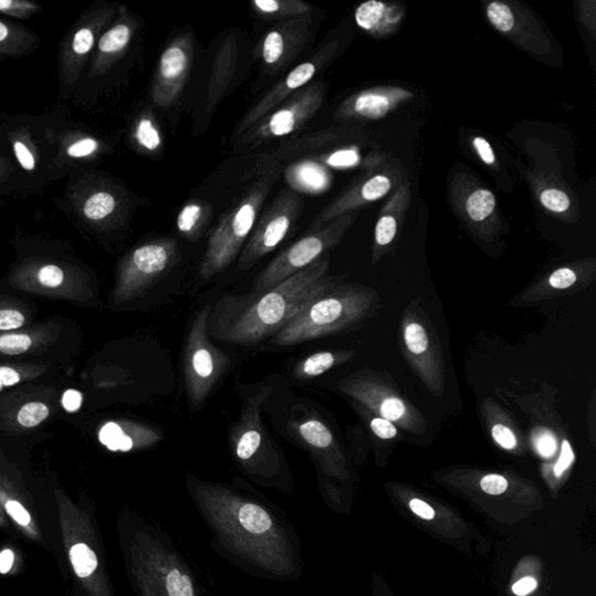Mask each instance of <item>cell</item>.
I'll use <instances>...</instances> for the list:
<instances>
[{
  "label": "cell",
  "instance_id": "obj_1",
  "mask_svg": "<svg viewBox=\"0 0 596 596\" xmlns=\"http://www.w3.org/2000/svg\"><path fill=\"white\" fill-rule=\"evenodd\" d=\"M186 485L211 533L216 554L259 579L294 583L302 578V542L279 505L240 479L228 484L187 472Z\"/></svg>",
  "mask_w": 596,
  "mask_h": 596
},
{
  "label": "cell",
  "instance_id": "obj_2",
  "mask_svg": "<svg viewBox=\"0 0 596 596\" xmlns=\"http://www.w3.org/2000/svg\"><path fill=\"white\" fill-rule=\"evenodd\" d=\"M328 266V258H321L268 292L223 296L212 307L211 338L244 346L273 338L305 305L336 285Z\"/></svg>",
  "mask_w": 596,
  "mask_h": 596
},
{
  "label": "cell",
  "instance_id": "obj_3",
  "mask_svg": "<svg viewBox=\"0 0 596 596\" xmlns=\"http://www.w3.org/2000/svg\"><path fill=\"white\" fill-rule=\"evenodd\" d=\"M127 560L138 596H205L195 573L166 529L132 517Z\"/></svg>",
  "mask_w": 596,
  "mask_h": 596
},
{
  "label": "cell",
  "instance_id": "obj_4",
  "mask_svg": "<svg viewBox=\"0 0 596 596\" xmlns=\"http://www.w3.org/2000/svg\"><path fill=\"white\" fill-rule=\"evenodd\" d=\"M272 390L271 385L262 384L241 395V411L230 430L229 443L242 474L260 488L291 495L295 492L294 475L275 439L262 424L261 409Z\"/></svg>",
  "mask_w": 596,
  "mask_h": 596
},
{
  "label": "cell",
  "instance_id": "obj_5",
  "mask_svg": "<svg viewBox=\"0 0 596 596\" xmlns=\"http://www.w3.org/2000/svg\"><path fill=\"white\" fill-rule=\"evenodd\" d=\"M365 297L351 286L327 290L305 305L295 318L272 339L275 346H293L339 333L358 321Z\"/></svg>",
  "mask_w": 596,
  "mask_h": 596
},
{
  "label": "cell",
  "instance_id": "obj_6",
  "mask_svg": "<svg viewBox=\"0 0 596 596\" xmlns=\"http://www.w3.org/2000/svg\"><path fill=\"white\" fill-rule=\"evenodd\" d=\"M0 136L9 154L14 172L25 178L29 187L39 189L57 179L49 118L32 116H2Z\"/></svg>",
  "mask_w": 596,
  "mask_h": 596
},
{
  "label": "cell",
  "instance_id": "obj_7",
  "mask_svg": "<svg viewBox=\"0 0 596 596\" xmlns=\"http://www.w3.org/2000/svg\"><path fill=\"white\" fill-rule=\"evenodd\" d=\"M271 188L272 180L259 181L220 219L210 234L201 263L200 276L203 281L223 273L240 255Z\"/></svg>",
  "mask_w": 596,
  "mask_h": 596
},
{
  "label": "cell",
  "instance_id": "obj_8",
  "mask_svg": "<svg viewBox=\"0 0 596 596\" xmlns=\"http://www.w3.org/2000/svg\"><path fill=\"white\" fill-rule=\"evenodd\" d=\"M60 207L83 226L106 231L123 222L128 200L123 189L104 175L83 170L70 176Z\"/></svg>",
  "mask_w": 596,
  "mask_h": 596
},
{
  "label": "cell",
  "instance_id": "obj_9",
  "mask_svg": "<svg viewBox=\"0 0 596 596\" xmlns=\"http://www.w3.org/2000/svg\"><path fill=\"white\" fill-rule=\"evenodd\" d=\"M213 304L196 314L184 349V378L188 404L201 409L227 373L230 359L210 336L209 322Z\"/></svg>",
  "mask_w": 596,
  "mask_h": 596
},
{
  "label": "cell",
  "instance_id": "obj_10",
  "mask_svg": "<svg viewBox=\"0 0 596 596\" xmlns=\"http://www.w3.org/2000/svg\"><path fill=\"white\" fill-rule=\"evenodd\" d=\"M118 7L96 3L83 12L60 43L59 97L69 100L80 85L97 43L113 23Z\"/></svg>",
  "mask_w": 596,
  "mask_h": 596
},
{
  "label": "cell",
  "instance_id": "obj_11",
  "mask_svg": "<svg viewBox=\"0 0 596 596\" xmlns=\"http://www.w3.org/2000/svg\"><path fill=\"white\" fill-rule=\"evenodd\" d=\"M491 27L515 48L545 64L563 61L561 46L543 21L517 0H493L485 4Z\"/></svg>",
  "mask_w": 596,
  "mask_h": 596
},
{
  "label": "cell",
  "instance_id": "obj_12",
  "mask_svg": "<svg viewBox=\"0 0 596 596\" xmlns=\"http://www.w3.org/2000/svg\"><path fill=\"white\" fill-rule=\"evenodd\" d=\"M358 216L359 211H352L331 220L316 231L306 232L259 274L251 294L268 292L284 280L311 266L325 252L339 244L346 232L355 224Z\"/></svg>",
  "mask_w": 596,
  "mask_h": 596
},
{
  "label": "cell",
  "instance_id": "obj_13",
  "mask_svg": "<svg viewBox=\"0 0 596 596\" xmlns=\"http://www.w3.org/2000/svg\"><path fill=\"white\" fill-rule=\"evenodd\" d=\"M407 179L405 170L396 161L380 159L372 164L358 180L353 182L334 202H331L314 220L306 232H313L338 217L383 200Z\"/></svg>",
  "mask_w": 596,
  "mask_h": 596
},
{
  "label": "cell",
  "instance_id": "obj_14",
  "mask_svg": "<svg viewBox=\"0 0 596 596\" xmlns=\"http://www.w3.org/2000/svg\"><path fill=\"white\" fill-rule=\"evenodd\" d=\"M451 207L472 233L492 240L502 230V216L494 192L483 186L477 176L458 170L450 182Z\"/></svg>",
  "mask_w": 596,
  "mask_h": 596
},
{
  "label": "cell",
  "instance_id": "obj_15",
  "mask_svg": "<svg viewBox=\"0 0 596 596\" xmlns=\"http://www.w3.org/2000/svg\"><path fill=\"white\" fill-rule=\"evenodd\" d=\"M303 208L302 197L293 190L279 194L271 208L254 227L238 259V271L247 272L278 249L295 224Z\"/></svg>",
  "mask_w": 596,
  "mask_h": 596
},
{
  "label": "cell",
  "instance_id": "obj_16",
  "mask_svg": "<svg viewBox=\"0 0 596 596\" xmlns=\"http://www.w3.org/2000/svg\"><path fill=\"white\" fill-rule=\"evenodd\" d=\"M325 98V85L314 83L302 87L269 116L239 137V145L257 146L294 134L320 112Z\"/></svg>",
  "mask_w": 596,
  "mask_h": 596
},
{
  "label": "cell",
  "instance_id": "obj_17",
  "mask_svg": "<svg viewBox=\"0 0 596 596\" xmlns=\"http://www.w3.org/2000/svg\"><path fill=\"white\" fill-rule=\"evenodd\" d=\"M48 118L57 179L86 170L108 150L105 142L84 125L56 117Z\"/></svg>",
  "mask_w": 596,
  "mask_h": 596
},
{
  "label": "cell",
  "instance_id": "obj_18",
  "mask_svg": "<svg viewBox=\"0 0 596 596\" xmlns=\"http://www.w3.org/2000/svg\"><path fill=\"white\" fill-rule=\"evenodd\" d=\"M176 240L164 238L146 242L125 259L121 274V292L126 297H135L150 290L174 266L179 259Z\"/></svg>",
  "mask_w": 596,
  "mask_h": 596
},
{
  "label": "cell",
  "instance_id": "obj_19",
  "mask_svg": "<svg viewBox=\"0 0 596 596\" xmlns=\"http://www.w3.org/2000/svg\"><path fill=\"white\" fill-rule=\"evenodd\" d=\"M195 40L185 33L174 41L160 56L157 76L151 87V102L159 107H168L179 100L192 69Z\"/></svg>",
  "mask_w": 596,
  "mask_h": 596
},
{
  "label": "cell",
  "instance_id": "obj_20",
  "mask_svg": "<svg viewBox=\"0 0 596 596\" xmlns=\"http://www.w3.org/2000/svg\"><path fill=\"white\" fill-rule=\"evenodd\" d=\"M286 430L297 445L311 453L318 473L341 474L343 459L337 440L322 419L305 410L290 419Z\"/></svg>",
  "mask_w": 596,
  "mask_h": 596
},
{
  "label": "cell",
  "instance_id": "obj_21",
  "mask_svg": "<svg viewBox=\"0 0 596 596\" xmlns=\"http://www.w3.org/2000/svg\"><path fill=\"white\" fill-rule=\"evenodd\" d=\"M414 97L412 92L399 85L368 87L347 97L337 107L334 119L342 124L378 122L409 103Z\"/></svg>",
  "mask_w": 596,
  "mask_h": 596
},
{
  "label": "cell",
  "instance_id": "obj_22",
  "mask_svg": "<svg viewBox=\"0 0 596 596\" xmlns=\"http://www.w3.org/2000/svg\"><path fill=\"white\" fill-rule=\"evenodd\" d=\"M337 49L338 42H331L314 60L297 65L295 70L279 82L266 96H263L250 109L244 119L239 124L234 135L240 137L247 134L260 121L274 112L278 106L301 91L302 87L315 77L317 72L335 54Z\"/></svg>",
  "mask_w": 596,
  "mask_h": 596
},
{
  "label": "cell",
  "instance_id": "obj_23",
  "mask_svg": "<svg viewBox=\"0 0 596 596\" xmlns=\"http://www.w3.org/2000/svg\"><path fill=\"white\" fill-rule=\"evenodd\" d=\"M313 34L311 15L283 20L266 35L260 46V57L271 73L280 72L293 62Z\"/></svg>",
  "mask_w": 596,
  "mask_h": 596
},
{
  "label": "cell",
  "instance_id": "obj_24",
  "mask_svg": "<svg viewBox=\"0 0 596 596\" xmlns=\"http://www.w3.org/2000/svg\"><path fill=\"white\" fill-rule=\"evenodd\" d=\"M136 31L137 19L135 15L127 8L118 7L113 23L98 40L91 63L87 65L90 69H87L86 79L94 81L112 72L127 53Z\"/></svg>",
  "mask_w": 596,
  "mask_h": 596
},
{
  "label": "cell",
  "instance_id": "obj_25",
  "mask_svg": "<svg viewBox=\"0 0 596 596\" xmlns=\"http://www.w3.org/2000/svg\"><path fill=\"white\" fill-rule=\"evenodd\" d=\"M523 176L544 210L565 222L579 219L577 198L560 172L533 167L524 168Z\"/></svg>",
  "mask_w": 596,
  "mask_h": 596
},
{
  "label": "cell",
  "instance_id": "obj_26",
  "mask_svg": "<svg viewBox=\"0 0 596 596\" xmlns=\"http://www.w3.org/2000/svg\"><path fill=\"white\" fill-rule=\"evenodd\" d=\"M411 205V187L408 179L404 180L390 195L389 200L380 210L377 226L374 230V253L381 255L399 234Z\"/></svg>",
  "mask_w": 596,
  "mask_h": 596
},
{
  "label": "cell",
  "instance_id": "obj_27",
  "mask_svg": "<svg viewBox=\"0 0 596 596\" xmlns=\"http://www.w3.org/2000/svg\"><path fill=\"white\" fill-rule=\"evenodd\" d=\"M406 15L404 6L380 0H368L355 12L357 25L374 39H386L399 32Z\"/></svg>",
  "mask_w": 596,
  "mask_h": 596
},
{
  "label": "cell",
  "instance_id": "obj_28",
  "mask_svg": "<svg viewBox=\"0 0 596 596\" xmlns=\"http://www.w3.org/2000/svg\"><path fill=\"white\" fill-rule=\"evenodd\" d=\"M164 439V432L150 425H134L127 431L121 424L108 422L100 431L101 443L113 452L150 450Z\"/></svg>",
  "mask_w": 596,
  "mask_h": 596
},
{
  "label": "cell",
  "instance_id": "obj_29",
  "mask_svg": "<svg viewBox=\"0 0 596 596\" xmlns=\"http://www.w3.org/2000/svg\"><path fill=\"white\" fill-rule=\"evenodd\" d=\"M238 45L234 36L227 38L217 51L208 85L207 113L210 115L227 95L234 77Z\"/></svg>",
  "mask_w": 596,
  "mask_h": 596
},
{
  "label": "cell",
  "instance_id": "obj_30",
  "mask_svg": "<svg viewBox=\"0 0 596 596\" xmlns=\"http://www.w3.org/2000/svg\"><path fill=\"white\" fill-rule=\"evenodd\" d=\"M40 46V38L30 29L0 17V62L32 54Z\"/></svg>",
  "mask_w": 596,
  "mask_h": 596
},
{
  "label": "cell",
  "instance_id": "obj_31",
  "mask_svg": "<svg viewBox=\"0 0 596 596\" xmlns=\"http://www.w3.org/2000/svg\"><path fill=\"white\" fill-rule=\"evenodd\" d=\"M284 178L300 194H321L330 185L328 172L314 160H303L286 168Z\"/></svg>",
  "mask_w": 596,
  "mask_h": 596
},
{
  "label": "cell",
  "instance_id": "obj_32",
  "mask_svg": "<svg viewBox=\"0 0 596 596\" xmlns=\"http://www.w3.org/2000/svg\"><path fill=\"white\" fill-rule=\"evenodd\" d=\"M347 352H318L299 362L293 369V377L299 381H307L321 377L322 374L333 369L347 360Z\"/></svg>",
  "mask_w": 596,
  "mask_h": 596
},
{
  "label": "cell",
  "instance_id": "obj_33",
  "mask_svg": "<svg viewBox=\"0 0 596 596\" xmlns=\"http://www.w3.org/2000/svg\"><path fill=\"white\" fill-rule=\"evenodd\" d=\"M252 8L262 18L281 21L307 17L314 11L312 6L300 0H253Z\"/></svg>",
  "mask_w": 596,
  "mask_h": 596
},
{
  "label": "cell",
  "instance_id": "obj_34",
  "mask_svg": "<svg viewBox=\"0 0 596 596\" xmlns=\"http://www.w3.org/2000/svg\"><path fill=\"white\" fill-rule=\"evenodd\" d=\"M207 207L202 203H188L179 213L176 227L181 234L195 239L206 223Z\"/></svg>",
  "mask_w": 596,
  "mask_h": 596
},
{
  "label": "cell",
  "instance_id": "obj_35",
  "mask_svg": "<svg viewBox=\"0 0 596 596\" xmlns=\"http://www.w3.org/2000/svg\"><path fill=\"white\" fill-rule=\"evenodd\" d=\"M134 139L137 145L150 153L157 151L163 146V137L156 123L149 116H142L134 129Z\"/></svg>",
  "mask_w": 596,
  "mask_h": 596
},
{
  "label": "cell",
  "instance_id": "obj_36",
  "mask_svg": "<svg viewBox=\"0 0 596 596\" xmlns=\"http://www.w3.org/2000/svg\"><path fill=\"white\" fill-rule=\"evenodd\" d=\"M71 561L79 577L86 578L98 567L95 551L84 543L76 544L71 550Z\"/></svg>",
  "mask_w": 596,
  "mask_h": 596
},
{
  "label": "cell",
  "instance_id": "obj_37",
  "mask_svg": "<svg viewBox=\"0 0 596 596\" xmlns=\"http://www.w3.org/2000/svg\"><path fill=\"white\" fill-rule=\"evenodd\" d=\"M42 11V8L31 0H0V17L28 20Z\"/></svg>",
  "mask_w": 596,
  "mask_h": 596
},
{
  "label": "cell",
  "instance_id": "obj_38",
  "mask_svg": "<svg viewBox=\"0 0 596 596\" xmlns=\"http://www.w3.org/2000/svg\"><path fill=\"white\" fill-rule=\"evenodd\" d=\"M405 342L412 355H422L429 346L426 328L421 324L410 323L405 331Z\"/></svg>",
  "mask_w": 596,
  "mask_h": 596
},
{
  "label": "cell",
  "instance_id": "obj_39",
  "mask_svg": "<svg viewBox=\"0 0 596 596\" xmlns=\"http://www.w3.org/2000/svg\"><path fill=\"white\" fill-rule=\"evenodd\" d=\"M49 415L50 409L46 405L31 402L20 409L18 414V422L25 428H34L45 421Z\"/></svg>",
  "mask_w": 596,
  "mask_h": 596
},
{
  "label": "cell",
  "instance_id": "obj_40",
  "mask_svg": "<svg viewBox=\"0 0 596 596\" xmlns=\"http://www.w3.org/2000/svg\"><path fill=\"white\" fill-rule=\"evenodd\" d=\"M32 345L28 335H6L0 337V352L6 355L18 356L27 352Z\"/></svg>",
  "mask_w": 596,
  "mask_h": 596
},
{
  "label": "cell",
  "instance_id": "obj_41",
  "mask_svg": "<svg viewBox=\"0 0 596 596\" xmlns=\"http://www.w3.org/2000/svg\"><path fill=\"white\" fill-rule=\"evenodd\" d=\"M596 3L594 0H586V2L578 3V19L581 24L588 31L592 40L595 41L596 35Z\"/></svg>",
  "mask_w": 596,
  "mask_h": 596
},
{
  "label": "cell",
  "instance_id": "obj_42",
  "mask_svg": "<svg viewBox=\"0 0 596 596\" xmlns=\"http://www.w3.org/2000/svg\"><path fill=\"white\" fill-rule=\"evenodd\" d=\"M380 412L383 418L393 424L406 416L407 408L399 397H387L380 406Z\"/></svg>",
  "mask_w": 596,
  "mask_h": 596
},
{
  "label": "cell",
  "instance_id": "obj_43",
  "mask_svg": "<svg viewBox=\"0 0 596 596\" xmlns=\"http://www.w3.org/2000/svg\"><path fill=\"white\" fill-rule=\"evenodd\" d=\"M38 280L48 289H57L64 281V272L57 264H45L39 270Z\"/></svg>",
  "mask_w": 596,
  "mask_h": 596
},
{
  "label": "cell",
  "instance_id": "obj_44",
  "mask_svg": "<svg viewBox=\"0 0 596 596\" xmlns=\"http://www.w3.org/2000/svg\"><path fill=\"white\" fill-rule=\"evenodd\" d=\"M472 145L483 165L490 168L498 167L495 153L488 139L482 137H474L472 139Z\"/></svg>",
  "mask_w": 596,
  "mask_h": 596
},
{
  "label": "cell",
  "instance_id": "obj_45",
  "mask_svg": "<svg viewBox=\"0 0 596 596\" xmlns=\"http://www.w3.org/2000/svg\"><path fill=\"white\" fill-rule=\"evenodd\" d=\"M356 153L352 150H338L331 154H324V156L318 159L330 167H349L356 163Z\"/></svg>",
  "mask_w": 596,
  "mask_h": 596
},
{
  "label": "cell",
  "instance_id": "obj_46",
  "mask_svg": "<svg viewBox=\"0 0 596 596\" xmlns=\"http://www.w3.org/2000/svg\"><path fill=\"white\" fill-rule=\"evenodd\" d=\"M578 280V275L573 270L565 268L552 273L548 283L552 289L567 290Z\"/></svg>",
  "mask_w": 596,
  "mask_h": 596
},
{
  "label": "cell",
  "instance_id": "obj_47",
  "mask_svg": "<svg viewBox=\"0 0 596 596\" xmlns=\"http://www.w3.org/2000/svg\"><path fill=\"white\" fill-rule=\"evenodd\" d=\"M481 490L490 495L503 494L508 489V481L498 474L485 475L481 480Z\"/></svg>",
  "mask_w": 596,
  "mask_h": 596
},
{
  "label": "cell",
  "instance_id": "obj_48",
  "mask_svg": "<svg viewBox=\"0 0 596 596\" xmlns=\"http://www.w3.org/2000/svg\"><path fill=\"white\" fill-rule=\"evenodd\" d=\"M535 447L541 456L550 458L557 451V440L551 432L542 431L535 436Z\"/></svg>",
  "mask_w": 596,
  "mask_h": 596
},
{
  "label": "cell",
  "instance_id": "obj_49",
  "mask_svg": "<svg viewBox=\"0 0 596 596\" xmlns=\"http://www.w3.org/2000/svg\"><path fill=\"white\" fill-rule=\"evenodd\" d=\"M492 435L496 443L505 450H513L517 445L513 431L502 425H496L492 430Z\"/></svg>",
  "mask_w": 596,
  "mask_h": 596
},
{
  "label": "cell",
  "instance_id": "obj_50",
  "mask_svg": "<svg viewBox=\"0 0 596 596\" xmlns=\"http://www.w3.org/2000/svg\"><path fill=\"white\" fill-rule=\"evenodd\" d=\"M25 324V316L17 311H0V330H15Z\"/></svg>",
  "mask_w": 596,
  "mask_h": 596
},
{
  "label": "cell",
  "instance_id": "obj_51",
  "mask_svg": "<svg viewBox=\"0 0 596 596\" xmlns=\"http://www.w3.org/2000/svg\"><path fill=\"white\" fill-rule=\"evenodd\" d=\"M370 429L383 439H391L397 435L395 426L383 417L374 418L370 422Z\"/></svg>",
  "mask_w": 596,
  "mask_h": 596
},
{
  "label": "cell",
  "instance_id": "obj_52",
  "mask_svg": "<svg viewBox=\"0 0 596 596\" xmlns=\"http://www.w3.org/2000/svg\"><path fill=\"white\" fill-rule=\"evenodd\" d=\"M14 168L6 153L0 148V190L9 187L12 178H14Z\"/></svg>",
  "mask_w": 596,
  "mask_h": 596
},
{
  "label": "cell",
  "instance_id": "obj_53",
  "mask_svg": "<svg viewBox=\"0 0 596 596\" xmlns=\"http://www.w3.org/2000/svg\"><path fill=\"white\" fill-rule=\"evenodd\" d=\"M573 461H574V453H573L572 447L567 440H564V443L562 446V454L555 467L556 477L558 478L562 477L564 472L572 466Z\"/></svg>",
  "mask_w": 596,
  "mask_h": 596
},
{
  "label": "cell",
  "instance_id": "obj_54",
  "mask_svg": "<svg viewBox=\"0 0 596 596\" xmlns=\"http://www.w3.org/2000/svg\"><path fill=\"white\" fill-rule=\"evenodd\" d=\"M7 511L12 516V519L17 521L19 524L29 525L31 523L30 513L19 502L9 501L7 503Z\"/></svg>",
  "mask_w": 596,
  "mask_h": 596
},
{
  "label": "cell",
  "instance_id": "obj_55",
  "mask_svg": "<svg viewBox=\"0 0 596 596\" xmlns=\"http://www.w3.org/2000/svg\"><path fill=\"white\" fill-rule=\"evenodd\" d=\"M82 394L75 389H69L63 394L62 407L69 412L77 411L82 406Z\"/></svg>",
  "mask_w": 596,
  "mask_h": 596
},
{
  "label": "cell",
  "instance_id": "obj_56",
  "mask_svg": "<svg viewBox=\"0 0 596 596\" xmlns=\"http://www.w3.org/2000/svg\"><path fill=\"white\" fill-rule=\"evenodd\" d=\"M410 505V510L419 517L424 519V520H433L435 519V511H433V508L428 504L427 502L422 501V500H419V499H414L410 501L409 503Z\"/></svg>",
  "mask_w": 596,
  "mask_h": 596
},
{
  "label": "cell",
  "instance_id": "obj_57",
  "mask_svg": "<svg viewBox=\"0 0 596 596\" xmlns=\"http://www.w3.org/2000/svg\"><path fill=\"white\" fill-rule=\"evenodd\" d=\"M537 586L539 584L536 579L532 577H526L514 584L513 592L517 596H526L530 593H533L537 588Z\"/></svg>",
  "mask_w": 596,
  "mask_h": 596
},
{
  "label": "cell",
  "instance_id": "obj_58",
  "mask_svg": "<svg viewBox=\"0 0 596 596\" xmlns=\"http://www.w3.org/2000/svg\"><path fill=\"white\" fill-rule=\"evenodd\" d=\"M20 381V375L11 367H0V384L3 387H11Z\"/></svg>",
  "mask_w": 596,
  "mask_h": 596
},
{
  "label": "cell",
  "instance_id": "obj_59",
  "mask_svg": "<svg viewBox=\"0 0 596 596\" xmlns=\"http://www.w3.org/2000/svg\"><path fill=\"white\" fill-rule=\"evenodd\" d=\"M13 562V552L11 550H4L2 554H0V573L7 574L8 572H10Z\"/></svg>",
  "mask_w": 596,
  "mask_h": 596
},
{
  "label": "cell",
  "instance_id": "obj_60",
  "mask_svg": "<svg viewBox=\"0 0 596 596\" xmlns=\"http://www.w3.org/2000/svg\"><path fill=\"white\" fill-rule=\"evenodd\" d=\"M3 388H4V387L2 386V384H0V391H2V390H3Z\"/></svg>",
  "mask_w": 596,
  "mask_h": 596
}]
</instances>
